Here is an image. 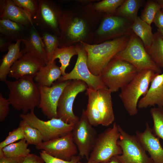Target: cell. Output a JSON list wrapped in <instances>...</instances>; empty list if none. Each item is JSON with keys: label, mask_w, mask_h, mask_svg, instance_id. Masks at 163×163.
<instances>
[{"label": "cell", "mask_w": 163, "mask_h": 163, "mask_svg": "<svg viewBox=\"0 0 163 163\" xmlns=\"http://www.w3.org/2000/svg\"><path fill=\"white\" fill-rule=\"evenodd\" d=\"M133 22L114 14H104L100 24L95 31L91 44H96L133 33Z\"/></svg>", "instance_id": "9c48e42d"}, {"label": "cell", "mask_w": 163, "mask_h": 163, "mask_svg": "<svg viewBox=\"0 0 163 163\" xmlns=\"http://www.w3.org/2000/svg\"><path fill=\"white\" fill-rule=\"evenodd\" d=\"M0 8L1 19L10 20L27 28L34 25L31 14L17 6L12 0H0Z\"/></svg>", "instance_id": "ffe728a7"}, {"label": "cell", "mask_w": 163, "mask_h": 163, "mask_svg": "<svg viewBox=\"0 0 163 163\" xmlns=\"http://www.w3.org/2000/svg\"><path fill=\"white\" fill-rule=\"evenodd\" d=\"M35 147L50 156L66 161H70L75 155L78 150L73 140L72 132L60 137L43 142Z\"/></svg>", "instance_id": "2e32d148"}, {"label": "cell", "mask_w": 163, "mask_h": 163, "mask_svg": "<svg viewBox=\"0 0 163 163\" xmlns=\"http://www.w3.org/2000/svg\"><path fill=\"white\" fill-rule=\"evenodd\" d=\"M160 5L161 10L163 12V0H155Z\"/></svg>", "instance_id": "f6af8a7d"}, {"label": "cell", "mask_w": 163, "mask_h": 163, "mask_svg": "<svg viewBox=\"0 0 163 163\" xmlns=\"http://www.w3.org/2000/svg\"><path fill=\"white\" fill-rule=\"evenodd\" d=\"M26 27L11 21L5 19L0 20V32L9 40L16 42L23 38Z\"/></svg>", "instance_id": "d4e9b609"}, {"label": "cell", "mask_w": 163, "mask_h": 163, "mask_svg": "<svg viewBox=\"0 0 163 163\" xmlns=\"http://www.w3.org/2000/svg\"><path fill=\"white\" fill-rule=\"evenodd\" d=\"M10 103L8 100L0 94V121H4L9 112Z\"/></svg>", "instance_id": "f35d334b"}, {"label": "cell", "mask_w": 163, "mask_h": 163, "mask_svg": "<svg viewBox=\"0 0 163 163\" xmlns=\"http://www.w3.org/2000/svg\"><path fill=\"white\" fill-rule=\"evenodd\" d=\"M89 121L83 109L79 121L72 131L73 140L82 158L88 160L97 136V132Z\"/></svg>", "instance_id": "9a60e30c"}, {"label": "cell", "mask_w": 163, "mask_h": 163, "mask_svg": "<svg viewBox=\"0 0 163 163\" xmlns=\"http://www.w3.org/2000/svg\"><path fill=\"white\" fill-rule=\"evenodd\" d=\"M118 129L120 136L118 144L122 153L115 157L120 163H154L135 135L129 134L119 125Z\"/></svg>", "instance_id": "7c38bea8"}, {"label": "cell", "mask_w": 163, "mask_h": 163, "mask_svg": "<svg viewBox=\"0 0 163 163\" xmlns=\"http://www.w3.org/2000/svg\"><path fill=\"white\" fill-rule=\"evenodd\" d=\"M113 58L128 62L139 72L147 69L157 73L162 72L161 69L156 65L147 53L141 39L133 32L126 47Z\"/></svg>", "instance_id": "ba28073f"}, {"label": "cell", "mask_w": 163, "mask_h": 163, "mask_svg": "<svg viewBox=\"0 0 163 163\" xmlns=\"http://www.w3.org/2000/svg\"><path fill=\"white\" fill-rule=\"evenodd\" d=\"M12 1L17 6L29 13L32 18L36 14L38 7V0H12Z\"/></svg>", "instance_id": "d590c367"}, {"label": "cell", "mask_w": 163, "mask_h": 163, "mask_svg": "<svg viewBox=\"0 0 163 163\" xmlns=\"http://www.w3.org/2000/svg\"><path fill=\"white\" fill-rule=\"evenodd\" d=\"M19 126L22 129L24 138L28 145L36 146L43 142V136L40 131L30 126L25 121L21 120Z\"/></svg>", "instance_id": "4dcf8cb0"}, {"label": "cell", "mask_w": 163, "mask_h": 163, "mask_svg": "<svg viewBox=\"0 0 163 163\" xmlns=\"http://www.w3.org/2000/svg\"><path fill=\"white\" fill-rule=\"evenodd\" d=\"M28 145L24 138L18 142L8 145L2 149L6 157L25 158L30 154V151L28 148Z\"/></svg>", "instance_id": "f546056e"}, {"label": "cell", "mask_w": 163, "mask_h": 163, "mask_svg": "<svg viewBox=\"0 0 163 163\" xmlns=\"http://www.w3.org/2000/svg\"><path fill=\"white\" fill-rule=\"evenodd\" d=\"M160 9L159 4L155 0H148L139 17L151 25L156 13Z\"/></svg>", "instance_id": "e575fe53"}, {"label": "cell", "mask_w": 163, "mask_h": 163, "mask_svg": "<svg viewBox=\"0 0 163 163\" xmlns=\"http://www.w3.org/2000/svg\"><path fill=\"white\" fill-rule=\"evenodd\" d=\"M120 136L118 125L115 122L111 127L97 136L88 162L106 163L112 157L121 154L122 149L118 144Z\"/></svg>", "instance_id": "8992f818"}, {"label": "cell", "mask_w": 163, "mask_h": 163, "mask_svg": "<svg viewBox=\"0 0 163 163\" xmlns=\"http://www.w3.org/2000/svg\"><path fill=\"white\" fill-rule=\"evenodd\" d=\"M130 36H123L96 44L79 43L87 53V65L91 72L99 76L110 61L126 47Z\"/></svg>", "instance_id": "3957f363"}, {"label": "cell", "mask_w": 163, "mask_h": 163, "mask_svg": "<svg viewBox=\"0 0 163 163\" xmlns=\"http://www.w3.org/2000/svg\"><path fill=\"white\" fill-rule=\"evenodd\" d=\"M157 74L149 69L139 72L129 83L120 89L119 96L130 116L138 113L137 104L140 98L146 94L152 80Z\"/></svg>", "instance_id": "5b68a950"}, {"label": "cell", "mask_w": 163, "mask_h": 163, "mask_svg": "<svg viewBox=\"0 0 163 163\" xmlns=\"http://www.w3.org/2000/svg\"><path fill=\"white\" fill-rule=\"evenodd\" d=\"M131 29L132 32L141 39L145 48L150 45L153 36L150 25L138 16L133 22Z\"/></svg>", "instance_id": "83f0119b"}, {"label": "cell", "mask_w": 163, "mask_h": 163, "mask_svg": "<svg viewBox=\"0 0 163 163\" xmlns=\"http://www.w3.org/2000/svg\"><path fill=\"white\" fill-rule=\"evenodd\" d=\"M24 159L23 157H6L0 158V163H22Z\"/></svg>", "instance_id": "b9f144b4"}, {"label": "cell", "mask_w": 163, "mask_h": 163, "mask_svg": "<svg viewBox=\"0 0 163 163\" xmlns=\"http://www.w3.org/2000/svg\"><path fill=\"white\" fill-rule=\"evenodd\" d=\"M71 81L57 80L50 87L39 86L40 100L38 108L48 119L57 118V107L60 97L64 88Z\"/></svg>", "instance_id": "e0dca14e"}, {"label": "cell", "mask_w": 163, "mask_h": 163, "mask_svg": "<svg viewBox=\"0 0 163 163\" xmlns=\"http://www.w3.org/2000/svg\"><path fill=\"white\" fill-rule=\"evenodd\" d=\"M106 163H120V162L115 156L112 157L108 162Z\"/></svg>", "instance_id": "ee69618b"}, {"label": "cell", "mask_w": 163, "mask_h": 163, "mask_svg": "<svg viewBox=\"0 0 163 163\" xmlns=\"http://www.w3.org/2000/svg\"><path fill=\"white\" fill-rule=\"evenodd\" d=\"M153 23L157 27V29H163V12L161 9L156 13Z\"/></svg>", "instance_id": "60d3db41"}, {"label": "cell", "mask_w": 163, "mask_h": 163, "mask_svg": "<svg viewBox=\"0 0 163 163\" xmlns=\"http://www.w3.org/2000/svg\"><path fill=\"white\" fill-rule=\"evenodd\" d=\"M77 55V52L75 45L62 48H58L53 55L51 62L59 59L61 63L60 67L62 76L65 75V70L69 65L71 58L74 56Z\"/></svg>", "instance_id": "f1b7e54d"}, {"label": "cell", "mask_w": 163, "mask_h": 163, "mask_svg": "<svg viewBox=\"0 0 163 163\" xmlns=\"http://www.w3.org/2000/svg\"><path fill=\"white\" fill-rule=\"evenodd\" d=\"M39 153L40 156L43 159L45 163H77L80 161L81 158L79 155H75L70 161H66L50 156L43 150H41Z\"/></svg>", "instance_id": "74e56055"}, {"label": "cell", "mask_w": 163, "mask_h": 163, "mask_svg": "<svg viewBox=\"0 0 163 163\" xmlns=\"http://www.w3.org/2000/svg\"><path fill=\"white\" fill-rule=\"evenodd\" d=\"M8 40H5V38L0 37V50L1 51L8 50V47L12 43H9V41H7Z\"/></svg>", "instance_id": "7bdbcfd3"}, {"label": "cell", "mask_w": 163, "mask_h": 163, "mask_svg": "<svg viewBox=\"0 0 163 163\" xmlns=\"http://www.w3.org/2000/svg\"><path fill=\"white\" fill-rule=\"evenodd\" d=\"M22 163H45L40 156L34 154H29L24 158Z\"/></svg>", "instance_id": "ab89813d"}, {"label": "cell", "mask_w": 163, "mask_h": 163, "mask_svg": "<svg viewBox=\"0 0 163 163\" xmlns=\"http://www.w3.org/2000/svg\"><path fill=\"white\" fill-rule=\"evenodd\" d=\"M75 45L78 55L75 66L70 72L61 76L58 80L62 81L79 80L85 82L88 88L93 90L107 89L99 75H94L89 69L87 65V55L85 51L79 43Z\"/></svg>", "instance_id": "5bb4252c"}, {"label": "cell", "mask_w": 163, "mask_h": 163, "mask_svg": "<svg viewBox=\"0 0 163 163\" xmlns=\"http://www.w3.org/2000/svg\"><path fill=\"white\" fill-rule=\"evenodd\" d=\"M145 48L156 65L161 69L163 68V38L158 32L153 33L150 45Z\"/></svg>", "instance_id": "4316f807"}, {"label": "cell", "mask_w": 163, "mask_h": 163, "mask_svg": "<svg viewBox=\"0 0 163 163\" xmlns=\"http://www.w3.org/2000/svg\"><path fill=\"white\" fill-rule=\"evenodd\" d=\"M61 75L60 67L56 65L54 61L42 67L37 73L34 79L39 86L50 87L60 78Z\"/></svg>", "instance_id": "cb8c5ba5"}, {"label": "cell", "mask_w": 163, "mask_h": 163, "mask_svg": "<svg viewBox=\"0 0 163 163\" xmlns=\"http://www.w3.org/2000/svg\"><path fill=\"white\" fill-rule=\"evenodd\" d=\"M143 132L138 130L135 135L144 149L148 152L154 163H163V148L159 139L153 133L147 122Z\"/></svg>", "instance_id": "d6986e66"}, {"label": "cell", "mask_w": 163, "mask_h": 163, "mask_svg": "<svg viewBox=\"0 0 163 163\" xmlns=\"http://www.w3.org/2000/svg\"><path fill=\"white\" fill-rule=\"evenodd\" d=\"M150 113L153 122V132L163 140V107H153L150 109Z\"/></svg>", "instance_id": "d6a6232c"}, {"label": "cell", "mask_w": 163, "mask_h": 163, "mask_svg": "<svg viewBox=\"0 0 163 163\" xmlns=\"http://www.w3.org/2000/svg\"><path fill=\"white\" fill-rule=\"evenodd\" d=\"M77 163H89L88 162H87V163H82V162H80V161H79Z\"/></svg>", "instance_id": "7dc6e473"}, {"label": "cell", "mask_w": 163, "mask_h": 163, "mask_svg": "<svg viewBox=\"0 0 163 163\" xmlns=\"http://www.w3.org/2000/svg\"><path fill=\"white\" fill-rule=\"evenodd\" d=\"M88 102L85 113L91 124L107 126L114 121L111 92L107 89L86 90Z\"/></svg>", "instance_id": "277c9868"}, {"label": "cell", "mask_w": 163, "mask_h": 163, "mask_svg": "<svg viewBox=\"0 0 163 163\" xmlns=\"http://www.w3.org/2000/svg\"><path fill=\"white\" fill-rule=\"evenodd\" d=\"M88 88V85L83 81L79 80H71L64 88L60 97L57 107V118L66 123L76 124L79 118L73 113L74 102L77 95Z\"/></svg>", "instance_id": "4fadbf2b"}, {"label": "cell", "mask_w": 163, "mask_h": 163, "mask_svg": "<svg viewBox=\"0 0 163 163\" xmlns=\"http://www.w3.org/2000/svg\"><path fill=\"white\" fill-rule=\"evenodd\" d=\"M46 65L39 59L28 53L24 54L12 66L8 76L16 80L26 75L34 78L40 69Z\"/></svg>", "instance_id": "ac0fdd59"}, {"label": "cell", "mask_w": 163, "mask_h": 163, "mask_svg": "<svg viewBox=\"0 0 163 163\" xmlns=\"http://www.w3.org/2000/svg\"><path fill=\"white\" fill-rule=\"evenodd\" d=\"M22 43L24 46L21 50L23 54L28 53L48 63L43 42L34 25L31 27L28 35L22 39Z\"/></svg>", "instance_id": "7402d4cb"}, {"label": "cell", "mask_w": 163, "mask_h": 163, "mask_svg": "<svg viewBox=\"0 0 163 163\" xmlns=\"http://www.w3.org/2000/svg\"><path fill=\"white\" fill-rule=\"evenodd\" d=\"M41 38L44 44L48 63L51 62L53 53L59 47V37L49 32L44 31L42 34Z\"/></svg>", "instance_id": "1f68e13d"}, {"label": "cell", "mask_w": 163, "mask_h": 163, "mask_svg": "<svg viewBox=\"0 0 163 163\" xmlns=\"http://www.w3.org/2000/svg\"><path fill=\"white\" fill-rule=\"evenodd\" d=\"M24 138V135L22 129L19 126L12 131L9 132L5 139L0 143V149L16 141Z\"/></svg>", "instance_id": "8d00e7d4"}, {"label": "cell", "mask_w": 163, "mask_h": 163, "mask_svg": "<svg viewBox=\"0 0 163 163\" xmlns=\"http://www.w3.org/2000/svg\"><path fill=\"white\" fill-rule=\"evenodd\" d=\"M138 72L128 62L113 58L99 75L106 87L112 93L118 91L129 83Z\"/></svg>", "instance_id": "52a82bcc"}, {"label": "cell", "mask_w": 163, "mask_h": 163, "mask_svg": "<svg viewBox=\"0 0 163 163\" xmlns=\"http://www.w3.org/2000/svg\"><path fill=\"white\" fill-rule=\"evenodd\" d=\"M125 0H103L93 3L94 9L99 12L114 14L117 8Z\"/></svg>", "instance_id": "836d02e7"}, {"label": "cell", "mask_w": 163, "mask_h": 163, "mask_svg": "<svg viewBox=\"0 0 163 163\" xmlns=\"http://www.w3.org/2000/svg\"><path fill=\"white\" fill-rule=\"evenodd\" d=\"M144 2L143 0H125L114 14L133 22L137 19L138 11Z\"/></svg>", "instance_id": "484cf974"}, {"label": "cell", "mask_w": 163, "mask_h": 163, "mask_svg": "<svg viewBox=\"0 0 163 163\" xmlns=\"http://www.w3.org/2000/svg\"><path fill=\"white\" fill-rule=\"evenodd\" d=\"M157 31L160 33L163 38V29H157Z\"/></svg>", "instance_id": "bcb514c9"}, {"label": "cell", "mask_w": 163, "mask_h": 163, "mask_svg": "<svg viewBox=\"0 0 163 163\" xmlns=\"http://www.w3.org/2000/svg\"><path fill=\"white\" fill-rule=\"evenodd\" d=\"M156 105L163 107V72L157 73L153 78L146 93L139 100L137 107L143 109Z\"/></svg>", "instance_id": "44dd1931"}, {"label": "cell", "mask_w": 163, "mask_h": 163, "mask_svg": "<svg viewBox=\"0 0 163 163\" xmlns=\"http://www.w3.org/2000/svg\"><path fill=\"white\" fill-rule=\"evenodd\" d=\"M39 5L35 15L32 18L35 22L45 31L59 37L60 23L63 10L55 2L49 0H39Z\"/></svg>", "instance_id": "8fae6325"}, {"label": "cell", "mask_w": 163, "mask_h": 163, "mask_svg": "<svg viewBox=\"0 0 163 163\" xmlns=\"http://www.w3.org/2000/svg\"><path fill=\"white\" fill-rule=\"evenodd\" d=\"M21 120L31 126L37 129L41 133L43 142H46L64 136L72 132L74 124L65 123L60 119L53 118L47 121L39 118L34 110L19 115Z\"/></svg>", "instance_id": "30bf717a"}, {"label": "cell", "mask_w": 163, "mask_h": 163, "mask_svg": "<svg viewBox=\"0 0 163 163\" xmlns=\"http://www.w3.org/2000/svg\"><path fill=\"white\" fill-rule=\"evenodd\" d=\"M94 0H77L63 10L60 23L59 47L81 42L91 44L104 14L95 10Z\"/></svg>", "instance_id": "6da1fadb"}, {"label": "cell", "mask_w": 163, "mask_h": 163, "mask_svg": "<svg viewBox=\"0 0 163 163\" xmlns=\"http://www.w3.org/2000/svg\"><path fill=\"white\" fill-rule=\"evenodd\" d=\"M22 39L19 40L15 43H11L9 46L7 53L3 57L0 66V80L6 81L11 68L14 63L23 55L20 50Z\"/></svg>", "instance_id": "603a6c76"}, {"label": "cell", "mask_w": 163, "mask_h": 163, "mask_svg": "<svg viewBox=\"0 0 163 163\" xmlns=\"http://www.w3.org/2000/svg\"><path fill=\"white\" fill-rule=\"evenodd\" d=\"M30 75L5 83L9 91L8 99L13 108L26 114L38 107L40 100L39 86Z\"/></svg>", "instance_id": "7a4b0ae2"}]
</instances>
